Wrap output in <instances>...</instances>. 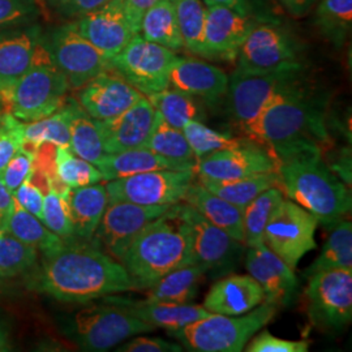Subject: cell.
<instances>
[{
	"mask_svg": "<svg viewBox=\"0 0 352 352\" xmlns=\"http://www.w3.org/2000/svg\"><path fill=\"white\" fill-rule=\"evenodd\" d=\"M32 287L63 302H88L135 291L126 267L98 245L64 241L45 252Z\"/></svg>",
	"mask_w": 352,
	"mask_h": 352,
	"instance_id": "1",
	"label": "cell"
},
{
	"mask_svg": "<svg viewBox=\"0 0 352 352\" xmlns=\"http://www.w3.org/2000/svg\"><path fill=\"white\" fill-rule=\"evenodd\" d=\"M243 133L272 151L278 164L322 155L330 144L324 107L305 85L279 94Z\"/></svg>",
	"mask_w": 352,
	"mask_h": 352,
	"instance_id": "2",
	"label": "cell"
},
{
	"mask_svg": "<svg viewBox=\"0 0 352 352\" xmlns=\"http://www.w3.org/2000/svg\"><path fill=\"white\" fill-rule=\"evenodd\" d=\"M278 188L291 201L331 230L351 212L350 187L322 161V155H304L278 164Z\"/></svg>",
	"mask_w": 352,
	"mask_h": 352,
	"instance_id": "3",
	"label": "cell"
},
{
	"mask_svg": "<svg viewBox=\"0 0 352 352\" xmlns=\"http://www.w3.org/2000/svg\"><path fill=\"white\" fill-rule=\"evenodd\" d=\"M192 263L188 232L174 215V205L140 232L120 260L135 289H151L170 272Z\"/></svg>",
	"mask_w": 352,
	"mask_h": 352,
	"instance_id": "4",
	"label": "cell"
},
{
	"mask_svg": "<svg viewBox=\"0 0 352 352\" xmlns=\"http://www.w3.org/2000/svg\"><path fill=\"white\" fill-rule=\"evenodd\" d=\"M68 89L65 76L52 63L41 41L32 67L0 96L4 109L28 123L58 111L67 101Z\"/></svg>",
	"mask_w": 352,
	"mask_h": 352,
	"instance_id": "5",
	"label": "cell"
},
{
	"mask_svg": "<svg viewBox=\"0 0 352 352\" xmlns=\"http://www.w3.org/2000/svg\"><path fill=\"white\" fill-rule=\"evenodd\" d=\"M276 314L277 307L264 302L244 315L210 314L180 330L168 331V334L180 340V344L189 351L240 352Z\"/></svg>",
	"mask_w": 352,
	"mask_h": 352,
	"instance_id": "6",
	"label": "cell"
},
{
	"mask_svg": "<svg viewBox=\"0 0 352 352\" xmlns=\"http://www.w3.org/2000/svg\"><path fill=\"white\" fill-rule=\"evenodd\" d=\"M302 85H305L302 67L269 72L235 69L228 77V113L235 124L244 131L279 94Z\"/></svg>",
	"mask_w": 352,
	"mask_h": 352,
	"instance_id": "7",
	"label": "cell"
},
{
	"mask_svg": "<svg viewBox=\"0 0 352 352\" xmlns=\"http://www.w3.org/2000/svg\"><path fill=\"white\" fill-rule=\"evenodd\" d=\"M154 329L120 305L106 300L76 312L67 325V334L81 350L103 352Z\"/></svg>",
	"mask_w": 352,
	"mask_h": 352,
	"instance_id": "8",
	"label": "cell"
},
{
	"mask_svg": "<svg viewBox=\"0 0 352 352\" xmlns=\"http://www.w3.org/2000/svg\"><path fill=\"white\" fill-rule=\"evenodd\" d=\"M302 43L280 21H260L240 46L236 69L269 72L302 67Z\"/></svg>",
	"mask_w": 352,
	"mask_h": 352,
	"instance_id": "9",
	"label": "cell"
},
{
	"mask_svg": "<svg viewBox=\"0 0 352 352\" xmlns=\"http://www.w3.org/2000/svg\"><path fill=\"white\" fill-rule=\"evenodd\" d=\"M174 215L188 232L193 264L201 265L206 274H227L239 264L244 244L210 223L186 202L174 205Z\"/></svg>",
	"mask_w": 352,
	"mask_h": 352,
	"instance_id": "10",
	"label": "cell"
},
{
	"mask_svg": "<svg viewBox=\"0 0 352 352\" xmlns=\"http://www.w3.org/2000/svg\"><path fill=\"white\" fill-rule=\"evenodd\" d=\"M42 42L52 63L65 76L69 89H80L93 77L111 69L110 59L78 33L75 23L43 32Z\"/></svg>",
	"mask_w": 352,
	"mask_h": 352,
	"instance_id": "11",
	"label": "cell"
},
{
	"mask_svg": "<svg viewBox=\"0 0 352 352\" xmlns=\"http://www.w3.org/2000/svg\"><path fill=\"white\" fill-rule=\"evenodd\" d=\"M308 278L305 299L311 322L325 331H338L350 325L352 267L318 272Z\"/></svg>",
	"mask_w": 352,
	"mask_h": 352,
	"instance_id": "12",
	"label": "cell"
},
{
	"mask_svg": "<svg viewBox=\"0 0 352 352\" xmlns=\"http://www.w3.org/2000/svg\"><path fill=\"white\" fill-rule=\"evenodd\" d=\"M176 59L174 51L136 34L110 63L141 94L149 96L170 87V72Z\"/></svg>",
	"mask_w": 352,
	"mask_h": 352,
	"instance_id": "13",
	"label": "cell"
},
{
	"mask_svg": "<svg viewBox=\"0 0 352 352\" xmlns=\"http://www.w3.org/2000/svg\"><path fill=\"white\" fill-rule=\"evenodd\" d=\"M317 226L312 214L283 199L265 227L264 244L295 270L302 257L315 250Z\"/></svg>",
	"mask_w": 352,
	"mask_h": 352,
	"instance_id": "14",
	"label": "cell"
},
{
	"mask_svg": "<svg viewBox=\"0 0 352 352\" xmlns=\"http://www.w3.org/2000/svg\"><path fill=\"white\" fill-rule=\"evenodd\" d=\"M195 170H157L110 180L106 184L109 201L138 205H175L195 182Z\"/></svg>",
	"mask_w": 352,
	"mask_h": 352,
	"instance_id": "15",
	"label": "cell"
},
{
	"mask_svg": "<svg viewBox=\"0 0 352 352\" xmlns=\"http://www.w3.org/2000/svg\"><path fill=\"white\" fill-rule=\"evenodd\" d=\"M171 206L109 201L94 236L100 241V245L120 263L140 232L154 219L167 213Z\"/></svg>",
	"mask_w": 352,
	"mask_h": 352,
	"instance_id": "16",
	"label": "cell"
},
{
	"mask_svg": "<svg viewBox=\"0 0 352 352\" xmlns=\"http://www.w3.org/2000/svg\"><path fill=\"white\" fill-rule=\"evenodd\" d=\"M278 164L272 151L250 139L238 148L214 151L197 160L195 171L200 179L235 180L257 174L277 173Z\"/></svg>",
	"mask_w": 352,
	"mask_h": 352,
	"instance_id": "17",
	"label": "cell"
},
{
	"mask_svg": "<svg viewBox=\"0 0 352 352\" xmlns=\"http://www.w3.org/2000/svg\"><path fill=\"white\" fill-rule=\"evenodd\" d=\"M75 25L78 33L109 59H113L133 36L139 34L131 20L126 0H110L98 10L77 19Z\"/></svg>",
	"mask_w": 352,
	"mask_h": 352,
	"instance_id": "18",
	"label": "cell"
},
{
	"mask_svg": "<svg viewBox=\"0 0 352 352\" xmlns=\"http://www.w3.org/2000/svg\"><path fill=\"white\" fill-rule=\"evenodd\" d=\"M258 23L256 17L235 8L206 7L204 58L235 60L241 43Z\"/></svg>",
	"mask_w": 352,
	"mask_h": 352,
	"instance_id": "19",
	"label": "cell"
},
{
	"mask_svg": "<svg viewBox=\"0 0 352 352\" xmlns=\"http://www.w3.org/2000/svg\"><path fill=\"white\" fill-rule=\"evenodd\" d=\"M144 97L113 68L78 89V104L94 120H109L124 113Z\"/></svg>",
	"mask_w": 352,
	"mask_h": 352,
	"instance_id": "20",
	"label": "cell"
},
{
	"mask_svg": "<svg viewBox=\"0 0 352 352\" xmlns=\"http://www.w3.org/2000/svg\"><path fill=\"white\" fill-rule=\"evenodd\" d=\"M245 267L248 274L256 279L264 291L265 302L277 308L286 307L292 302L298 289L295 270L265 244L248 248Z\"/></svg>",
	"mask_w": 352,
	"mask_h": 352,
	"instance_id": "21",
	"label": "cell"
},
{
	"mask_svg": "<svg viewBox=\"0 0 352 352\" xmlns=\"http://www.w3.org/2000/svg\"><path fill=\"white\" fill-rule=\"evenodd\" d=\"M155 110L144 96L124 113L109 120H97L107 154L144 148L154 126Z\"/></svg>",
	"mask_w": 352,
	"mask_h": 352,
	"instance_id": "22",
	"label": "cell"
},
{
	"mask_svg": "<svg viewBox=\"0 0 352 352\" xmlns=\"http://www.w3.org/2000/svg\"><path fill=\"white\" fill-rule=\"evenodd\" d=\"M42 34L36 23L0 30V94L32 67Z\"/></svg>",
	"mask_w": 352,
	"mask_h": 352,
	"instance_id": "23",
	"label": "cell"
},
{
	"mask_svg": "<svg viewBox=\"0 0 352 352\" xmlns=\"http://www.w3.org/2000/svg\"><path fill=\"white\" fill-rule=\"evenodd\" d=\"M170 88L215 103L226 96L228 76L213 64L177 56L170 72Z\"/></svg>",
	"mask_w": 352,
	"mask_h": 352,
	"instance_id": "24",
	"label": "cell"
},
{
	"mask_svg": "<svg viewBox=\"0 0 352 352\" xmlns=\"http://www.w3.org/2000/svg\"><path fill=\"white\" fill-rule=\"evenodd\" d=\"M264 302V291L254 278L250 274H231L214 283L202 307L215 315L240 316Z\"/></svg>",
	"mask_w": 352,
	"mask_h": 352,
	"instance_id": "25",
	"label": "cell"
},
{
	"mask_svg": "<svg viewBox=\"0 0 352 352\" xmlns=\"http://www.w3.org/2000/svg\"><path fill=\"white\" fill-rule=\"evenodd\" d=\"M107 302H113L124 308L132 316L151 327L176 331L189 324L199 321L210 315L202 305L190 302H164L144 300H131L115 295L106 296Z\"/></svg>",
	"mask_w": 352,
	"mask_h": 352,
	"instance_id": "26",
	"label": "cell"
},
{
	"mask_svg": "<svg viewBox=\"0 0 352 352\" xmlns=\"http://www.w3.org/2000/svg\"><path fill=\"white\" fill-rule=\"evenodd\" d=\"M195 164L167 160L148 148H136L113 154H106L101 162L97 164L103 176V180L107 182L157 170H195Z\"/></svg>",
	"mask_w": 352,
	"mask_h": 352,
	"instance_id": "27",
	"label": "cell"
},
{
	"mask_svg": "<svg viewBox=\"0 0 352 352\" xmlns=\"http://www.w3.org/2000/svg\"><path fill=\"white\" fill-rule=\"evenodd\" d=\"M182 202L195 208L210 223L222 228L231 238L244 244L243 209L214 195L200 182H193L189 186Z\"/></svg>",
	"mask_w": 352,
	"mask_h": 352,
	"instance_id": "28",
	"label": "cell"
},
{
	"mask_svg": "<svg viewBox=\"0 0 352 352\" xmlns=\"http://www.w3.org/2000/svg\"><path fill=\"white\" fill-rule=\"evenodd\" d=\"M107 204L106 186L100 183L69 190L68 205L75 236L85 240L94 238Z\"/></svg>",
	"mask_w": 352,
	"mask_h": 352,
	"instance_id": "29",
	"label": "cell"
},
{
	"mask_svg": "<svg viewBox=\"0 0 352 352\" xmlns=\"http://www.w3.org/2000/svg\"><path fill=\"white\" fill-rule=\"evenodd\" d=\"M139 34L174 52L184 49L173 0H158L142 14Z\"/></svg>",
	"mask_w": 352,
	"mask_h": 352,
	"instance_id": "30",
	"label": "cell"
},
{
	"mask_svg": "<svg viewBox=\"0 0 352 352\" xmlns=\"http://www.w3.org/2000/svg\"><path fill=\"white\" fill-rule=\"evenodd\" d=\"M206 270L199 264L180 266L153 285L146 296L151 302H189L197 294Z\"/></svg>",
	"mask_w": 352,
	"mask_h": 352,
	"instance_id": "31",
	"label": "cell"
},
{
	"mask_svg": "<svg viewBox=\"0 0 352 352\" xmlns=\"http://www.w3.org/2000/svg\"><path fill=\"white\" fill-rule=\"evenodd\" d=\"M75 102L71 98H67L63 106L58 111L51 113L50 116H46L36 122H24V146L36 151L41 144L50 142L55 146L69 148V124Z\"/></svg>",
	"mask_w": 352,
	"mask_h": 352,
	"instance_id": "32",
	"label": "cell"
},
{
	"mask_svg": "<svg viewBox=\"0 0 352 352\" xmlns=\"http://www.w3.org/2000/svg\"><path fill=\"white\" fill-rule=\"evenodd\" d=\"M199 180L208 190L240 209H244L266 189L279 186L278 173L257 174L235 180H210L200 177Z\"/></svg>",
	"mask_w": 352,
	"mask_h": 352,
	"instance_id": "33",
	"label": "cell"
},
{
	"mask_svg": "<svg viewBox=\"0 0 352 352\" xmlns=\"http://www.w3.org/2000/svg\"><path fill=\"white\" fill-rule=\"evenodd\" d=\"M6 230L14 238L37 248L42 253L54 251L62 247L65 241L45 226V223L37 217L26 212L16 200Z\"/></svg>",
	"mask_w": 352,
	"mask_h": 352,
	"instance_id": "34",
	"label": "cell"
},
{
	"mask_svg": "<svg viewBox=\"0 0 352 352\" xmlns=\"http://www.w3.org/2000/svg\"><path fill=\"white\" fill-rule=\"evenodd\" d=\"M69 133V149L80 158L97 166L107 154L103 148L101 131L97 120L90 118L78 104V102H75Z\"/></svg>",
	"mask_w": 352,
	"mask_h": 352,
	"instance_id": "35",
	"label": "cell"
},
{
	"mask_svg": "<svg viewBox=\"0 0 352 352\" xmlns=\"http://www.w3.org/2000/svg\"><path fill=\"white\" fill-rule=\"evenodd\" d=\"M283 199V192L278 187H272L260 193L243 209V232L247 248L264 244L265 227Z\"/></svg>",
	"mask_w": 352,
	"mask_h": 352,
	"instance_id": "36",
	"label": "cell"
},
{
	"mask_svg": "<svg viewBox=\"0 0 352 352\" xmlns=\"http://www.w3.org/2000/svg\"><path fill=\"white\" fill-rule=\"evenodd\" d=\"M344 267H352V223L350 219H344L331 228L327 243L315 261L304 272V276L309 277L318 272Z\"/></svg>",
	"mask_w": 352,
	"mask_h": 352,
	"instance_id": "37",
	"label": "cell"
},
{
	"mask_svg": "<svg viewBox=\"0 0 352 352\" xmlns=\"http://www.w3.org/2000/svg\"><path fill=\"white\" fill-rule=\"evenodd\" d=\"M34 183L43 190V208L42 222L45 226L65 241H72L75 238L74 227L69 215L68 195L69 190H58L47 182L45 174L36 176Z\"/></svg>",
	"mask_w": 352,
	"mask_h": 352,
	"instance_id": "38",
	"label": "cell"
},
{
	"mask_svg": "<svg viewBox=\"0 0 352 352\" xmlns=\"http://www.w3.org/2000/svg\"><path fill=\"white\" fill-rule=\"evenodd\" d=\"M154 110L170 126L182 129L189 120H201L202 111L195 97L174 88L164 89L158 93L145 96Z\"/></svg>",
	"mask_w": 352,
	"mask_h": 352,
	"instance_id": "39",
	"label": "cell"
},
{
	"mask_svg": "<svg viewBox=\"0 0 352 352\" xmlns=\"http://www.w3.org/2000/svg\"><path fill=\"white\" fill-rule=\"evenodd\" d=\"M144 148L171 161L196 164V157L183 131L170 126L157 111L151 136Z\"/></svg>",
	"mask_w": 352,
	"mask_h": 352,
	"instance_id": "40",
	"label": "cell"
},
{
	"mask_svg": "<svg viewBox=\"0 0 352 352\" xmlns=\"http://www.w3.org/2000/svg\"><path fill=\"white\" fill-rule=\"evenodd\" d=\"M316 25L334 47L340 49L351 33L352 0H321L316 10Z\"/></svg>",
	"mask_w": 352,
	"mask_h": 352,
	"instance_id": "41",
	"label": "cell"
},
{
	"mask_svg": "<svg viewBox=\"0 0 352 352\" xmlns=\"http://www.w3.org/2000/svg\"><path fill=\"white\" fill-rule=\"evenodd\" d=\"M184 47L204 56V29L206 7L202 0H173Z\"/></svg>",
	"mask_w": 352,
	"mask_h": 352,
	"instance_id": "42",
	"label": "cell"
},
{
	"mask_svg": "<svg viewBox=\"0 0 352 352\" xmlns=\"http://www.w3.org/2000/svg\"><path fill=\"white\" fill-rule=\"evenodd\" d=\"M55 167L58 177L68 188L93 186L103 180L101 171L96 164L80 158L69 148L56 146Z\"/></svg>",
	"mask_w": 352,
	"mask_h": 352,
	"instance_id": "43",
	"label": "cell"
},
{
	"mask_svg": "<svg viewBox=\"0 0 352 352\" xmlns=\"http://www.w3.org/2000/svg\"><path fill=\"white\" fill-rule=\"evenodd\" d=\"M38 250L14 238L7 230L0 231V278L16 277L37 264Z\"/></svg>",
	"mask_w": 352,
	"mask_h": 352,
	"instance_id": "44",
	"label": "cell"
},
{
	"mask_svg": "<svg viewBox=\"0 0 352 352\" xmlns=\"http://www.w3.org/2000/svg\"><path fill=\"white\" fill-rule=\"evenodd\" d=\"M182 131L193 151L196 161L214 151L238 148L247 141L217 132L205 126L201 120H189L182 128Z\"/></svg>",
	"mask_w": 352,
	"mask_h": 352,
	"instance_id": "45",
	"label": "cell"
},
{
	"mask_svg": "<svg viewBox=\"0 0 352 352\" xmlns=\"http://www.w3.org/2000/svg\"><path fill=\"white\" fill-rule=\"evenodd\" d=\"M24 144V122L6 111L0 124V173Z\"/></svg>",
	"mask_w": 352,
	"mask_h": 352,
	"instance_id": "46",
	"label": "cell"
},
{
	"mask_svg": "<svg viewBox=\"0 0 352 352\" xmlns=\"http://www.w3.org/2000/svg\"><path fill=\"white\" fill-rule=\"evenodd\" d=\"M38 16L34 0H0V30L34 24Z\"/></svg>",
	"mask_w": 352,
	"mask_h": 352,
	"instance_id": "47",
	"label": "cell"
},
{
	"mask_svg": "<svg viewBox=\"0 0 352 352\" xmlns=\"http://www.w3.org/2000/svg\"><path fill=\"white\" fill-rule=\"evenodd\" d=\"M34 158L36 151L23 146L13 155L12 160L6 164L4 170L0 173L1 182L12 195L30 175L34 164Z\"/></svg>",
	"mask_w": 352,
	"mask_h": 352,
	"instance_id": "48",
	"label": "cell"
},
{
	"mask_svg": "<svg viewBox=\"0 0 352 352\" xmlns=\"http://www.w3.org/2000/svg\"><path fill=\"white\" fill-rule=\"evenodd\" d=\"M309 342L278 338L267 330L257 331L244 347L247 352H307Z\"/></svg>",
	"mask_w": 352,
	"mask_h": 352,
	"instance_id": "49",
	"label": "cell"
},
{
	"mask_svg": "<svg viewBox=\"0 0 352 352\" xmlns=\"http://www.w3.org/2000/svg\"><path fill=\"white\" fill-rule=\"evenodd\" d=\"M51 10L65 19H80L110 0H46Z\"/></svg>",
	"mask_w": 352,
	"mask_h": 352,
	"instance_id": "50",
	"label": "cell"
},
{
	"mask_svg": "<svg viewBox=\"0 0 352 352\" xmlns=\"http://www.w3.org/2000/svg\"><path fill=\"white\" fill-rule=\"evenodd\" d=\"M43 196H45L43 190L39 188L37 184L30 179V175L13 193L14 200L19 202L26 212L33 214L41 221H42Z\"/></svg>",
	"mask_w": 352,
	"mask_h": 352,
	"instance_id": "51",
	"label": "cell"
},
{
	"mask_svg": "<svg viewBox=\"0 0 352 352\" xmlns=\"http://www.w3.org/2000/svg\"><path fill=\"white\" fill-rule=\"evenodd\" d=\"M119 352H180L183 346L180 343L160 338V337H136L122 344Z\"/></svg>",
	"mask_w": 352,
	"mask_h": 352,
	"instance_id": "52",
	"label": "cell"
},
{
	"mask_svg": "<svg viewBox=\"0 0 352 352\" xmlns=\"http://www.w3.org/2000/svg\"><path fill=\"white\" fill-rule=\"evenodd\" d=\"M202 3L206 7L212 6H223V7H230L239 10L241 12L248 13L253 17H256L260 21H266V20H276L272 17L269 13L266 12V4H264V0H202Z\"/></svg>",
	"mask_w": 352,
	"mask_h": 352,
	"instance_id": "53",
	"label": "cell"
},
{
	"mask_svg": "<svg viewBox=\"0 0 352 352\" xmlns=\"http://www.w3.org/2000/svg\"><path fill=\"white\" fill-rule=\"evenodd\" d=\"M14 197L12 193L4 186L0 179V231L6 230L8 218L12 213Z\"/></svg>",
	"mask_w": 352,
	"mask_h": 352,
	"instance_id": "54",
	"label": "cell"
},
{
	"mask_svg": "<svg viewBox=\"0 0 352 352\" xmlns=\"http://www.w3.org/2000/svg\"><path fill=\"white\" fill-rule=\"evenodd\" d=\"M157 1L158 0H126L129 16H131V20H132L133 26H135L138 33L140 32V23H141L142 14L146 12L151 6Z\"/></svg>",
	"mask_w": 352,
	"mask_h": 352,
	"instance_id": "55",
	"label": "cell"
},
{
	"mask_svg": "<svg viewBox=\"0 0 352 352\" xmlns=\"http://www.w3.org/2000/svg\"><path fill=\"white\" fill-rule=\"evenodd\" d=\"M278 1L292 16L305 14L316 3V0H278Z\"/></svg>",
	"mask_w": 352,
	"mask_h": 352,
	"instance_id": "56",
	"label": "cell"
},
{
	"mask_svg": "<svg viewBox=\"0 0 352 352\" xmlns=\"http://www.w3.org/2000/svg\"><path fill=\"white\" fill-rule=\"evenodd\" d=\"M12 347H11V343H10V334L6 329L0 327V352L10 351Z\"/></svg>",
	"mask_w": 352,
	"mask_h": 352,
	"instance_id": "57",
	"label": "cell"
},
{
	"mask_svg": "<svg viewBox=\"0 0 352 352\" xmlns=\"http://www.w3.org/2000/svg\"><path fill=\"white\" fill-rule=\"evenodd\" d=\"M6 111H7V110H6L3 106H0V124H1V120H3V116H4Z\"/></svg>",
	"mask_w": 352,
	"mask_h": 352,
	"instance_id": "58",
	"label": "cell"
},
{
	"mask_svg": "<svg viewBox=\"0 0 352 352\" xmlns=\"http://www.w3.org/2000/svg\"><path fill=\"white\" fill-rule=\"evenodd\" d=\"M0 106H3V107H4V104H3V100H1V96H0Z\"/></svg>",
	"mask_w": 352,
	"mask_h": 352,
	"instance_id": "59",
	"label": "cell"
}]
</instances>
